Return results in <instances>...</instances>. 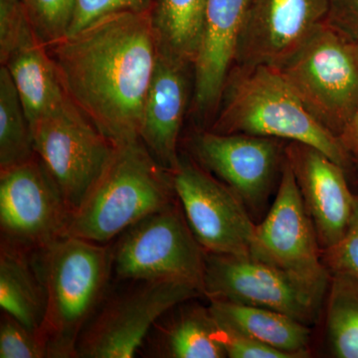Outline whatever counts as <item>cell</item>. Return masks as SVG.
<instances>
[{"label":"cell","instance_id":"obj_1","mask_svg":"<svg viewBox=\"0 0 358 358\" xmlns=\"http://www.w3.org/2000/svg\"><path fill=\"white\" fill-rule=\"evenodd\" d=\"M47 50L71 101L115 147L140 138L159 56L150 10L110 14Z\"/></svg>","mask_w":358,"mask_h":358},{"label":"cell","instance_id":"obj_2","mask_svg":"<svg viewBox=\"0 0 358 358\" xmlns=\"http://www.w3.org/2000/svg\"><path fill=\"white\" fill-rule=\"evenodd\" d=\"M210 131L305 143L324 152L346 173L355 169L339 138L308 113L272 66H232Z\"/></svg>","mask_w":358,"mask_h":358},{"label":"cell","instance_id":"obj_3","mask_svg":"<svg viewBox=\"0 0 358 358\" xmlns=\"http://www.w3.org/2000/svg\"><path fill=\"white\" fill-rule=\"evenodd\" d=\"M36 251L39 260L35 265L45 289L40 338L49 357H77L80 336L108 291L112 248L65 236Z\"/></svg>","mask_w":358,"mask_h":358},{"label":"cell","instance_id":"obj_4","mask_svg":"<svg viewBox=\"0 0 358 358\" xmlns=\"http://www.w3.org/2000/svg\"><path fill=\"white\" fill-rule=\"evenodd\" d=\"M176 195L171 173L141 138L115 145L66 236L108 244L141 219L173 204Z\"/></svg>","mask_w":358,"mask_h":358},{"label":"cell","instance_id":"obj_5","mask_svg":"<svg viewBox=\"0 0 358 358\" xmlns=\"http://www.w3.org/2000/svg\"><path fill=\"white\" fill-rule=\"evenodd\" d=\"M275 68L308 113L339 138L358 109V62L352 43L324 22Z\"/></svg>","mask_w":358,"mask_h":358},{"label":"cell","instance_id":"obj_6","mask_svg":"<svg viewBox=\"0 0 358 358\" xmlns=\"http://www.w3.org/2000/svg\"><path fill=\"white\" fill-rule=\"evenodd\" d=\"M110 248L119 279L178 282L203 294L206 252L176 205L141 219Z\"/></svg>","mask_w":358,"mask_h":358},{"label":"cell","instance_id":"obj_7","mask_svg":"<svg viewBox=\"0 0 358 358\" xmlns=\"http://www.w3.org/2000/svg\"><path fill=\"white\" fill-rule=\"evenodd\" d=\"M31 129L35 152L74 215L109 164L115 145L70 98Z\"/></svg>","mask_w":358,"mask_h":358},{"label":"cell","instance_id":"obj_8","mask_svg":"<svg viewBox=\"0 0 358 358\" xmlns=\"http://www.w3.org/2000/svg\"><path fill=\"white\" fill-rule=\"evenodd\" d=\"M134 282L133 287L101 305L80 336L77 357H134L157 320L202 294L178 282Z\"/></svg>","mask_w":358,"mask_h":358},{"label":"cell","instance_id":"obj_9","mask_svg":"<svg viewBox=\"0 0 358 358\" xmlns=\"http://www.w3.org/2000/svg\"><path fill=\"white\" fill-rule=\"evenodd\" d=\"M324 293L251 256L205 254L203 294L210 300L268 308L310 326Z\"/></svg>","mask_w":358,"mask_h":358},{"label":"cell","instance_id":"obj_10","mask_svg":"<svg viewBox=\"0 0 358 358\" xmlns=\"http://www.w3.org/2000/svg\"><path fill=\"white\" fill-rule=\"evenodd\" d=\"M251 257L327 291L331 272L320 260L319 240L296 178L285 157L277 196L256 225Z\"/></svg>","mask_w":358,"mask_h":358},{"label":"cell","instance_id":"obj_11","mask_svg":"<svg viewBox=\"0 0 358 358\" xmlns=\"http://www.w3.org/2000/svg\"><path fill=\"white\" fill-rule=\"evenodd\" d=\"M73 211L41 160L0 171L1 241L27 251L67 234Z\"/></svg>","mask_w":358,"mask_h":358},{"label":"cell","instance_id":"obj_12","mask_svg":"<svg viewBox=\"0 0 358 358\" xmlns=\"http://www.w3.org/2000/svg\"><path fill=\"white\" fill-rule=\"evenodd\" d=\"M171 178L186 221L205 252L251 255L256 225L236 193L186 159Z\"/></svg>","mask_w":358,"mask_h":358},{"label":"cell","instance_id":"obj_13","mask_svg":"<svg viewBox=\"0 0 358 358\" xmlns=\"http://www.w3.org/2000/svg\"><path fill=\"white\" fill-rule=\"evenodd\" d=\"M192 150L199 166L253 208L267 199L285 160L279 140L246 134L201 131L193 136Z\"/></svg>","mask_w":358,"mask_h":358},{"label":"cell","instance_id":"obj_14","mask_svg":"<svg viewBox=\"0 0 358 358\" xmlns=\"http://www.w3.org/2000/svg\"><path fill=\"white\" fill-rule=\"evenodd\" d=\"M329 0H252L234 64L279 67L326 22Z\"/></svg>","mask_w":358,"mask_h":358},{"label":"cell","instance_id":"obj_15","mask_svg":"<svg viewBox=\"0 0 358 358\" xmlns=\"http://www.w3.org/2000/svg\"><path fill=\"white\" fill-rule=\"evenodd\" d=\"M303 202L315 226L320 246H336L348 229L355 194L348 173L317 148L291 141L285 148Z\"/></svg>","mask_w":358,"mask_h":358},{"label":"cell","instance_id":"obj_16","mask_svg":"<svg viewBox=\"0 0 358 358\" xmlns=\"http://www.w3.org/2000/svg\"><path fill=\"white\" fill-rule=\"evenodd\" d=\"M252 0H207L203 37L194 68V108L207 117L217 112L226 78Z\"/></svg>","mask_w":358,"mask_h":358},{"label":"cell","instance_id":"obj_17","mask_svg":"<svg viewBox=\"0 0 358 358\" xmlns=\"http://www.w3.org/2000/svg\"><path fill=\"white\" fill-rule=\"evenodd\" d=\"M189 65L159 53L148 88L140 138L160 166H179L178 138L187 103Z\"/></svg>","mask_w":358,"mask_h":358},{"label":"cell","instance_id":"obj_18","mask_svg":"<svg viewBox=\"0 0 358 358\" xmlns=\"http://www.w3.org/2000/svg\"><path fill=\"white\" fill-rule=\"evenodd\" d=\"M13 78L30 126L52 114L69 99L47 46L31 33L3 65Z\"/></svg>","mask_w":358,"mask_h":358},{"label":"cell","instance_id":"obj_19","mask_svg":"<svg viewBox=\"0 0 358 358\" xmlns=\"http://www.w3.org/2000/svg\"><path fill=\"white\" fill-rule=\"evenodd\" d=\"M215 319L291 358L307 357L310 341L308 326L284 313L234 301L210 300Z\"/></svg>","mask_w":358,"mask_h":358},{"label":"cell","instance_id":"obj_20","mask_svg":"<svg viewBox=\"0 0 358 358\" xmlns=\"http://www.w3.org/2000/svg\"><path fill=\"white\" fill-rule=\"evenodd\" d=\"M30 251L1 241L0 308L38 333L45 313V289Z\"/></svg>","mask_w":358,"mask_h":358},{"label":"cell","instance_id":"obj_21","mask_svg":"<svg viewBox=\"0 0 358 358\" xmlns=\"http://www.w3.org/2000/svg\"><path fill=\"white\" fill-rule=\"evenodd\" d=\"M207 0H152L150 15L159 53L193 66L203 37Z\"/></svg>","mask_w":358,"mask_h":358},{"label":"cell","instance_id":"obj_22","mask_svg":"<svg viewBox=\"0 0 358 358\" xmlns=\"http://www.w3.org/2000/svg\"><path fill=\"white\" fill-rule=\"evenodd\" d=\"M36 155L31 126L6 66L0 67V171Z\"/></svg>","mask_w":358,"mask_h":358},{"label":"cell","instance_id":"obj_23","mask_svg":"<svg viewBox=\"0 0 358 358\" xmlns=\"http://www.w3.org/2000/svg\"><path fill=\"white\" fill-rule=\"evenodd\" d=\"M162 357L223 358L227 357L216 336L215 322L209 308L181 313L162 336Z\"/></svg>","mask_w":358,"mask_h":358},{"label":"cell","instance_id":"obj_24","mask_svg":"<svg viewBox=\"0 0 358 358\" xmlns=\"http://www.w3.org/2000/svg\"><path fill=\"white\" fill-rule=\"evenodd\" d=\"M327 308V338L338 358H358V281L331 274Z\"/></svg>","mask_w":358,"mask_h":358},{"label":"cell","instance_id":"obj_25","mask_svg":"<svg viewBox=\"0 0 358 358\" xmlns=\"http://www.w3.org/2000/svg\"><path fill=\"white\" fill-rule=\"evenodd\" d=\"M76 0H21L37 37L46 46L69 32Z\"/></svg>","mask_w":358,"mask_h":358},{"label":"cell","instance_id":"obj_26","mask_svg":"<svg viewBox=\"0 0 358 358\" xmlns=\"http://www.w3.org/2000/svg\"><path fill=\"white\" fill-rule=\"evenodd\" d=\"M0 357H49L46 345L38 333L21 324L7 313H2L0 324Z\"/></svg>","mask_w":358,"mask_h":358},{"label":"cell","instance_id":"obj_27","mask_svg":"<svg viewBox=\"0 0 358 358\" xmlns=\"http://www.w3.org/2000/svg\"><path fill=\"white\" fill-rule=\"evenodd\" d=\"M152 3V0H76L67 36L110 14L150 10Z\"/></svg>","mask_w":358,"mask_h":358},{"label":"cell","instance_id":"obj_28","mask_svg":"<svg viewBox=\"0 0 358 358\" xmlns=\"http://www.w3.org/2000/svg\"><path fill=\"white\" fill-rule=\"evenodd\" d=\"M33 30L21 0H0V63L3 65L11 53Z\"/></svg>","mask_w":358,"mask_h":358},{"label":"cell","instance_id":"obj_29","mask_svg":"<svg viewBox=\"0 0 358 358\" xmlns=\"http://www.w3.org/2000/svg\"><path fill=\"white\" fill-rule=\"evenodd\" d=\"M326 264L331 274L348 275L358 281V192L345 235L336 246L326 250Z\"/></svg>","mask_w":358,"mask_h":358},{"label":"cell","instance_id":"obj_30","mask_svg":"<svg viewBox=\"0 0 358 358\" xmlns=\"http://www.w3.org/2000/svg\"><path fill=\"white\" fill-rule=\"evenodd\" d=\"M213 319L215 322L216 336L228 357L291 358L287 353L279 352L262 343H259L255 339L235 331L232 327L223 324L215 317H213Z\"/></svg>","mask_w":358,"mask_h":358},{"label":"cell","instance_id":"obj_31","mask_svg":"<svg viewBox=\"0 0 358 358\" xmlns=\"http://www.w3.org/2000/svg\"><path fill=\"white\" fill-rule=\"evenodd\" d=\"M326 24L350 43L358 42V0H329Z\"/></svg>","mask_w":358,"mask_h":358},{"label":"cell","instance_id":"obj_32","mask_svg":"<svg viewBox=\"0 0 358 358\" xmlns=\"http://www.w3.org/2000/svg\"><path fill=\"white\" fill-rule=\"evenodd\" d=\"M339 140L352 157L355 171L358 174V109L348 126L343 129V134L339 136Z\"/></svg>","mask_w":358,"mask_h":358},{"label":"cell","instance_id":"obj_33","mask_svg":"<svg viewBox=\"0 0 358 358\" xmlns=\"http://www.w3.org/2000/svg\"><path fill=\"white\" fill-rule=\"evenodd\" d=\"M353 52H355V58H357L358 62V42L357 43H352Z\"/></svg>","mask_w":358,"mask_h":358}]
</instances>
